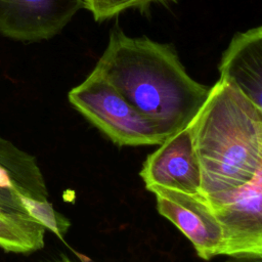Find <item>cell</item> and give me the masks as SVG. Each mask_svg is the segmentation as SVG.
I'll use <instances>...</instances> for the list:
<instances>
[{
	"mask_svg": "<svg viewBox=\"0 0 262 262\" xmlns=\"http://www.w3.org/2000/svg\"><path fill=\"white\" fill-rule=\"evenodd\" d=\"M60 262H71V261H69V260H62V261H60Z\"/></svg>",
	"mask_w": 262,
	"mask_h": 262,
	"instance_id": "14",
	"label": "cell"
},
{
	"mask_svg": "<svg viewBox=\"0 0 262 262\" xmlns=\"http://www.w3.org/2000/svg\"><path fill=\"white\" fill-rule=\"evenodd\" d=\"M159 145L146 157L139 173L146 189L160 186L200 194L201 171L188 125Z\"/></svg>",
	"mask_w": 262,
	"mask_h": 262,
	"instance_id": "7",
	"label": "cell"
},
{
	"mask_svg": "<svg viewBox=\"0 0 262 262\" xmlns=\"http://www.w3.org/2000/svg\"><path fill=\"white\" fill-rule=\"evenodd\" d=\"M220 79L262 108V27L236 33L219 63Z\"/></svg>",
	"mask_w": 262,
	"mask_h": 262,
	"instance_id": "8",
	"label": "cell"
},
{
	"mask_svg": "<svg viewBox=\"0 0 262 262\" xmlns=\"http://www.w3.org/2000/svg\"><path fill=\"white\" fill-rule=\"evenodd\" d=\"M262 171L221 200L208 204L222 230L220 255L262 257Z\"/></svg>",
	"mask_w": 262,
	"mask_h": 262,
	"instance_id": "4",
	"label": "cell"
},
{
	"mask_svg": "<svg viewBox=\"0 0 262 262\" xmlns=\"http://www.w3.org/2000/svg\"><path fill=\"white\" fill-rule=\"evenodd\" d=\"M177 2V0H82L96 21H103L131 8H142L154 2Z\"/></svg>",
	"mask_w": 262,
	"mask_h": 262,
	"instance_id": "12",
	"label": "cell"
},
{
	"mask_svg": "<svg viewBox=\"0 0 262 262\" xmlns=\"http://www.w3.org/2000/svg\"><path fill=\"white\" fill-rule=\"evenodd\" d=\"M201 194L217 202L262 171V108L220 79L188 124Z\"/></svg>",
	"mask_w": 262,
	"mask_h": 262,
	"instance_id": "2",
	"label": "cell"
},
{
	"mask_svg": "<svg viewBox=\"0 0 262 262\" xmlns=\"http://www.w3.org/2000/svg\"><path fill=\"white\" fill-rule=\"evenodd\" d=\"M147 190L156 196L158 212L189 239L200 258L210 260L220 255L222 230L201 193L188 194L160 186Z\"/></svg>",
	"mask_w": 262,
	"mask_h": 262,
	"instance_id": "5",
	"label": "cell"
},
{
	"mask_svg": "<svg viewBox=\"0 0 262 262\" xmlns=\"http://www.w3.org/2000/svg\"><path fill=\"white\" fill-rule=\"evenodd\" d=\"M168 136L189 124L210 87L192 79L170 44L113 30L95 68Z\"/></svg>",
	"mask_w": 262,
	"mask_h": 262,
	"instance_id": "1",
	"label": "cell"
},
{
	"mask_svg": "<svg viewBox=\"0 0 262 262\" xmlns=\"http://www.w3.org/2000/svg\"><path fill=\"white\" fill-rule=\"evenodd\" d=\"M68 98L81 115L119 146L161 144L168 137L94 69L71 89Z\"/></svg>",
	"mask_w": 262,
	"mask_h": 262,
	"instance_id": "3",
	"label": "cell"
},
{
	"mask_svg": "<svg viewBox=\"0 0 262 262\" xmlns=\"http://www.w3.org/2000/svg\"><path fill=\"white\" fill-rule=\"evenodd\" d=\"M224 262H262V257H253V256L230 257L229 260H226Z\"/></svg>",
	"mask_w": 262,
	"mask_h": 262,
	"instance_id": "13",
	"label": "cell"
},
{
	"mask_svg": "<svg viewBox=\"0 0 262 262\" xmlns=\"http://www.w3.org/2000/svg\"><path fill=\"white\" fill-rule=\"evenodd\" d=\"M20 194L48 200V190L35 158L0 136V207L27 213Z\"/></svg>",
	"mask_w": 262,
	"mask_h": 262,
	"instance_id": "9",
	"label": "cell"
},
{
	"mask_svg": "<svg viewBox=\"0 0 262 262\" xmlns=\"http://www.w3.org/2000/svg\"><path fill=\"white\" fill-rule=\"evenodd\" d=\"M82 6V0H0V34L25 43L48 40Z\"/></svg>",
	"mask_w": 262,
	"mask_h": 262,
	"instance_id": "6",
	"label": "cell"
},
{
	"mask_svg": "<svg viewBox=\"0 0 262 262\" xmlns=\"http://www.w3.org/2000/svg\"><path fill=\"white\" fill-rule=\"evenodd\" d=\"M46 228L28 213L0 207V248L6 252L29 254L44 247Z\"/></svg>",
	"mask_w": 262,
	"mask_h": 262,
	"instance_id": "10",
	"label": "cell"
},
{
	"mask_svg": "<svg viewBox=\"0 0 262 262\" xmlns=\"http://www.w3.org/2000/svg\"><path fill=\"white\" fill-rule=\"evenodd\" d=\"M20 202L27 213L49 229L59 238H62L71 226L70 220L57 212L48 200H36L24 194L19 195Z\"/></svg>",
	"mask_w": 262,
	"mask_h": 262,
	"instance_id": "11",
	"label": "cell"
}]
</instances>
